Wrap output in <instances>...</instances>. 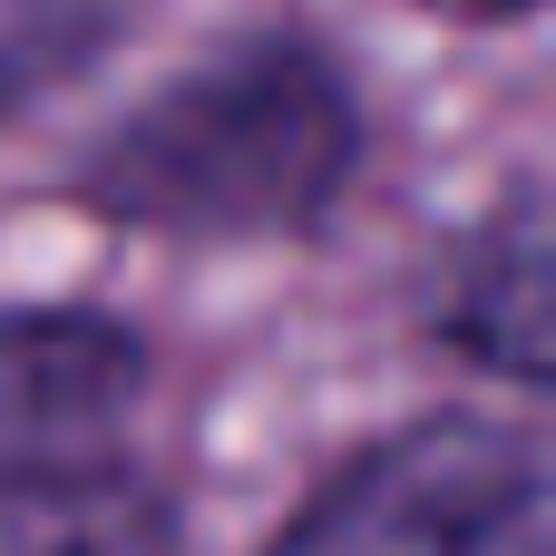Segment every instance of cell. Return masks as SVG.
<instances>
[{
  "mask_svg": "<svg viewBox=\"0 0 556 556\" xmlns=\"http://www.w3.org/2000/svg\"><path fill=\"white\" fill-rule=\"evenodd\" d=\"M352 176V98L313 49H235L195 68L176 98L127 117L88 195L127 225L166 235H283L313 225Z\"/></svg>",
  "mask_w": 556,
  "mask_h": 556,
  "instance_id": "obj_1",
  "label": "cell"
},
{
  "mask_svg": "<svg viewBox=\"0 0 556 556\" xmlns=\"http://www.w3.org/2000/svg\"><path fill=\"white\" fill-rule=\"evenodd\" d=\"M274 556H556L547 450L498 420H430L332 479Z\"/></svg>",
  "mask_w": 556,
  "mask_h": 556,
  "instance_id": "obj_2",
  "label": "cell"
},
{
  "mask_svg": "<svg viewBox=\"0 0 556 556\" xmlns=\"http://www.w3.org/2000/svg\"><path fill=\"white\" fill-rule=\"evenodd\" d=\"M137 342L98 313H0V498L117 469L108 440L137 410Z\"/></svg>",
  "mask_w": 556,
  "mask_h": 556,
  "instance_id": "obj_3",
  "label": "cell"
},
{
  "mask_svg": "<svg viewBox=\"0 0 556 556\" xmlns=\"http://www.w3.org/2000/svg\"><path fill=\"white\" fill-rule=\"evenodd\" d=\"M0 556H176V518L156 489L88 469V479L0 498Z\"/></svg>",
  "mask_w": 556,
  "mask_h": 556,
  "instance_id": "obj_4",
  "label": "cell"
},
{
  "mask_svg": "<svg viewBox=\"0 0 556 556\" xmlns=\"http://www.w3.org/2000/svg\"><path fill=\"white\" fill-rule=\"evenodd\" d=\"M479 274H498V283H479L469 293V342L498 362V371H518V381H538L547 371V235H538V215H518L489 254H479Z\"/></svg>",
  "mask_w": 556,
  "mask_h": 556,
  "instance_id": "obj_5",
  "label": "cell"
},
{
  "mask_svg": "<svg viewBox=\"0 0 556 556\" xmlns=\"http://www.w3.org/2000/svg\"><path fill=\"white\" fill-rule=\"evenodd\" d=\"M127 0H0V117L20 98H39L59 68H78Z\"/></svg>",
  "mask_w": 556,
  "mask_h": 556,
  "instance_id": "obj_6",
  "label": "cell"
},
{
  "mask_svg": "<svg viewBox=\"0 0 556 556\" xmlns=\"http://www.w3.org/2000/svg\"><path fill=\"white\" fill-rule=\"evenodd\" d=\"M450 10H489V20H508V10H528V0H450Z\"/></svg>",
  "mask_w": 556,
  "mask_h": 556,
  "instance_id": "obj_7",
  "label": "cell"
}]
</instances>
